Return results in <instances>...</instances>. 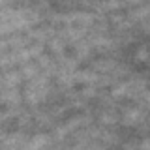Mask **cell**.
I'll return each instance as SVG.
<instances>
[]
</instances>
